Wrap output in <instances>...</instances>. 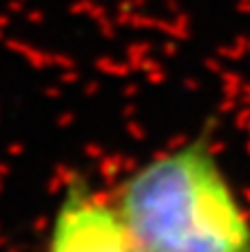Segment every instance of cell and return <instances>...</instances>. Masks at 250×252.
Segmentation results:
<instances>
[{
    "label": "cell",
    "mask_w": 250,
    "mask_h": 252,
    "mask_svg": "<svg viewBox=\"0 0 250 252\" xmlns=\"http://www.w3.org/2000/svg\"><path fill=\"white\" fill-rule=\"evenodd\" d=\"M42 252H140L109 192L71 177L49 219Z\"/></svg>",
    "instance_id": "cell-2"
},
{
    "label": "cell",
    "mask_w": 250,
    "mask_h": 252,
    "mask_svg": "<svg viewBox=\"0 0 250 252\" xmlns=\"http://www.w3.org/2000/svg\"><path fill=\"white\" fill-rule=\"evenodd\" d=\"M109 195L140 252H250V206L206 130L151 155Z\"/></svg>",
    "instance_id": "cell-1"
}]
</instances>
